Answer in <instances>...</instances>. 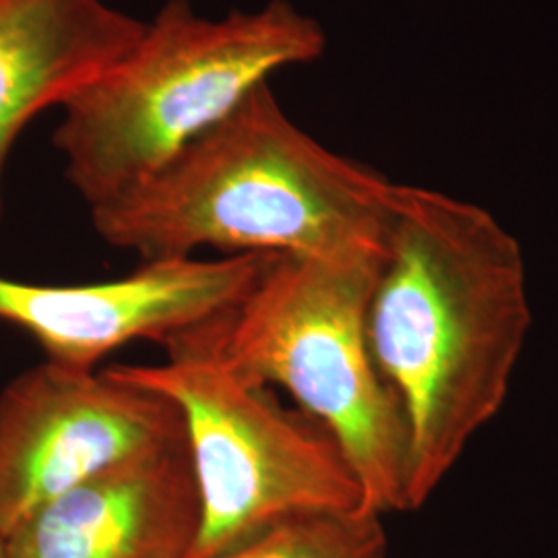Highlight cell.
<instances>
[{
  "instance_id": "obj_5",
  "label": "cell",
  "mask_w": 558,
  "mask_h": 558,
  "mask_svg": "<svg viewBox=\"0 0 558 558\" xmlns=\"http://www.w3.org/2000/svg\"><path fill=\"white\" fill-rule=\"evenodd\" d=\"M161 364H114L112 375L177 405L199 495L186 558H214L286 519L366 509L350 461L319 422L271 387L242 379L214 352L207 325L166 345Z\"/></svg>"
},
{
  "instance_id": "obj_10",
  "label": "cell",
  "mask_w": 558,
  "mask_h": 558,
  "mask_svg": "<svg viewBox=\"0 0 558 558\" xmlns=\"http://www.w3.org/2000/svg\"><path fill=\"white\" fill-rule=\"evenodd\" d=\"M380 513L320 511L286 519L239 548L214 558H385Z\"/></svg>"
},
{
  "instance_id": "obj_9",
  "label": "cell",
  "mask_w": 558,
  "mask_h": 558,
  "mask_svg": "<svg viewBox=\"0 0 558 558\" xmlns=\"http://www.w3.org/2000/svg\"><path fill=\"white\" fill-rule=\"evenodd\" d=\"M143 29L104 0H0V216L7 160L27 122L96 80Z\"/></svg>"
},
{
  "instance_id": "obj_3",
  "label": "cell",
  "mask_w": 558,
  "mask_h": 558,
  "mask_svg": "<svg viewBox=\"0 0 558 558\" xmlns=\"http://www.w3.org/2000/svg\"><path fill=\"white\" fill-rule=\"evenodd\" d=\"M319 23L286 0L223 20L168 0L114 64L62 104L54 145L89 209L119 199L286 66L319 59Z\"/></svg>"
},
{
  "instance_id": "obj_7",
  "label": "cell",
  "mask_w": 558,
  "mask_h": 558,
  "mask_svg": "<svg viewBox=\"0 0 558 558\" xmlns=\"http://www.w3.org/2000/svg\"><path fill=\"white\" fill-rule=\"evenodd\" d=\"M276 257L147 260L126 278L71 286L0 278V320L36 339L52 362L96 368L131 341L166 348L226 317Z\"/></svg>"
},
{
  "instance_id": "obj_2",
  "label": "cell",
  "mask_w": 558,
  "mask_h": 558,
  "mask_svg": "<svg viewBox=\"0 0 558 558\" xmlns=\"http://www.w3.org/2000/svg\"><path fill=\"white\" fill-rule=\"evenodd\" d=\"M396 186L306 135L263 83L156 177L89 211L104 242L143 263L199 248L308 257L385 246Z\"/></svg>"
},
{
  "instance_id": "obj_11",
  "label": "cell",
  "mask_w": 558,
  "mask_h": 558,
  "mask_svg": "<svg viewBox=\"0 0 558 558\" xmlns=\"http://www.w3.org/2000/svg\"><path fill=\"white\" fill-rule=\"evenodd\" d=\"M0 558H4V538L0 536Z\"/></svg>"
},
{
  "instance_id": "obj_8",
  "label": "cell",
  "mask_w": 558,
  "mask_h": 558,
  "mask_svg": "<svg viewBox=\"0 0 558 558\" xmlns=\"http://www.w3.org/2000/svg\"><path fill=\"white\" fill-rule=\"evenodd\" d=\"M199 495L186 440L83 480L4 536V558H186Z\"/></svg>"
},
{
  "instance_id": "obj_4",
  "label": "cell",
  "mask_w": 558,
  "mask_h": 558,
  "mask_svg": "<svg viewBox=\"0 0 558 558\" xmlns=\"http://www.w3.org/2000/svg\"><path fill=\"white\" fill-rule=\"evenodd\" d=\"M380 248L278 255L226 317L207 325L218 359L242 379L283 387L338 440L364 507L410 511L408 430L366 336Z\"/></svg>"
},
{
  "instance_id": "obj_1",
  "label": "cell",
  "mask_w": 558,
  "mask_h": 558,
  "mask_svg": "<svg viewBox=\"0 0 558 558\" xmlns=\"http://www.w3.org/2000/svg\"><path fill=\"white\" fill-rule=\"evenodd\" d=\"M532 325L515 236L476 203L398 184L366 313L410 447V511L499 414Z\"/></svg>"
},
{
  "instance_id": "obj_6",
  "label": "cell",
  "mask_w": 558,
  "mask_h": 558,
  "mask_svg": "<svg viewBox=\"0 0 558 558\" xmlns=\"http://www.w3.org/2000/svg\"><path fill=\"white\" fill-rule=\"evenodd\" d=\"M184 440L174 403L46 360L0 391V536L83 480Z\"/></svg>"
}]
</instances>
